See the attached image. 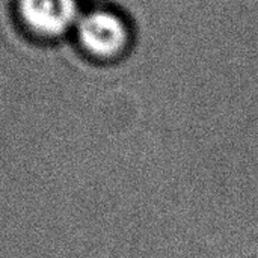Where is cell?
Instances as JSON below:
<instances>
[{
    "mask_svg": "<svg viewBox=\"0 0 258 258\" xmlns=\"http://www.w3.org/2000/svg\"><path fill=\"white\" fill-rule=\"evenodd\" d=\"M79 38L83 47L98 57H115L130 44V27L125 20L104 9L92 11L79 21Z\"/></svg>",
    "mask_w": 258,
    "mask_h": 258,
    "instance_id": "6da1fadb",
    "label": "cell"
},
{
    "mask_svg": "<svg viewBox=\"0 0 258 258\" xmlns=\"http://www.w3.org/2000/svg\"><path fill=\"white\" fill-rule=\"evenodd\" d=\"M26 23L36 32L59 35L76 20V0H20Z\"/></svg>",
    "mask_w": 258,
    "mask_h": 258,
    "instance_id": "7a4b0ae2",
    "label": "cell"
}]
</instances>
